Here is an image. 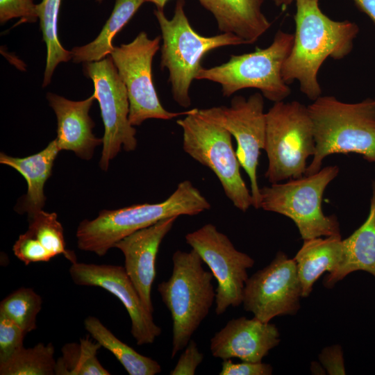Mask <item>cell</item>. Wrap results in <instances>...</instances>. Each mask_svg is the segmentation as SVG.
Masks as SVG:
<instances>
[{"label": "cell", "instance_id": "83f0119b", "mask_svg": "<svg viewBox=\"0 0 375 375\" xmlns=\"http://www.w3.org/2000/svg\"><path fill=\"white\" fill-rule=\"evenodd\" d=\"M55 348L51 343L24 347L0 363L1 375H56Z\"/></svg>", "mask_w": 375, "mask_h": 375}, {"label": "cell", "instance_id": "d4e9b609", "mask_svg": "<svg viewBox=\"0 0 375 375\" xmlns=\"http://www.w3.org/2000/svg\"><path fill=\"white\" fill-rule=\"evenodd\" d=\"M84 326L95 341L114 355L129 375H156L161 372V366L156 360L139 353L121 341L96 317H87Z\"/></svg>", "mask_w": 375, "mask_h": 375}, {"label": "cell", "instance_id": "ffe728a7", "mask_svg": "<svg viewBox=\"0 0 375 375\" xmlns=\"http://www.w3.org/2000/svg\"><path fill=\"white\" fill-rule=\"evenodd\" d=\"M212 14L222 33L255 43L271 26L262 11L264 0H198Z\"/></svg>", "mask_w": 375, "mask_h": 375}, {"label": "cell", "instance_id": "8d00e7d4", "mask_svg": "<svg viewBox=\"0 0 375 375\" xmlns=\"http://www.w3.org/2000/svg\"><path fill=\"white\" fill-rule=\"evenodd\" d=\"M168 0H144V2H151L156 5L158 10H163Z\"/></svg>", "mask_w": 375, "mask_h": 375}, {"label": "cell", "instance_id": "8992f818", "mask_svg": "<svg viewBox=\"0 0 375 375\" xmlns=\"http://www.w3.org/2000/svg\"><path fill=\"white\" fill-rule=\"evenodd\" d=\"M293 40L294 34L278 30L267 47L231 55L226 62L210 68L202 67L196 79L219 83L226 97L242 89L256 88L268 100L282 101L291 93L283 79L282 68Z\"/></svg>", "mask_w": 375, "mask_h": 375}, {"label": "cell", "instance_id": "30bf717a", "mask_svg": "<svg viewBox=\"0 0 375 375\" xmlns=\"http://www.w3.org/2000/svg\"><path fill=\"white\" fill-rule=\"evenodd\" d=\"M162 37L149 38L140 32L128 44L115 47L110 53L128 93V120L133 126H140L148 119L169 120L187 115L192 110L173 112L162 106L152 79V61L160 48Z\"/></svg>", "mask_w": 375, "mask_h": 375}, {"label": "cell", "instance_id": "5bb4252c", "mask_svg": "<svg viewBox=\"0 0 375 375\" xmlns=\"http://www.w3.org/2000/svg\"><path fill=\"white\" fill-rule=\"evenodd\" d=\"M303 289L297 264L283 251L248 278L243 292L244 309L264 322L281 315H294L301 307Z\"/></svg>", "mask_w": 375, "mask_h": 375}, {"label": "cell", "instance_id": "5b68a950", "mask_svg": "<svg viewBox=\"0 0 375 375\" xmlns=\"http://www.w3.org/2000/svg\"><path fill=\"white\" fill-rule=\"evenodd\" d=\"M184 5V0H177L171 19L163 10L156 9L154 15L162 33L161 69L167 68L169 72L174 100L180 106L188 108L191 105L190 88L203 67V56L219 47L245 43L230 33L209 37L199 34L190 25Z\"/></svg>", "mask_w": 375, "mask_h": 375}, {"label": "cell", "instance_id": "4fadbf2b", "mask_svg": "<svg viewBox=\"0 0 375 375\" xmlns=\"http://www.w3.org/2000/svg\"><path fill=\"white\" fill-rule=\"evenodd\" d=\"M186 243L195 250L215 278V313H224L229 307L242 303L247 270L255 260L238 251L224 233L212 224H206L185 236Z\"/></svg>", "mask_w": 375, "mask_h": 375}, {"label": "cell", "instance_id": "1f68e13d", "mask_svg": "<svg viewBox=\"0 0 375 375\" xmlns=\"http://www.w3.org/2000/svg\"><path fill=\"white\" fill-rule=\"evenodd\" d=\"M183 350L170 375H194L202 362L204 356L194 340L191 339Z\"/></svg>", "mask_w": 375, "mask_h": 375}, {"label": "cell", "instance_id": "cb8c5ba5", "mask_svg": "<svg viewBox=\"0 0 375 375\" xmlns=\"http://www.w3.org/2000/svg\"><path fill=\"white\" fill-rule=\"evenodd\" d=\"M144 2V0H116L112 12L99 35L91 42L71 50L73 62L99 61L110 55L115 47L112 39Z\"/></svg>", "mask_w": 375, "mask_h": 375}, {"label": "cell", "instance_id": "e575fe53", "mask_svg": "<svg viewBox=\"0 0 375 375\" xmlns=\"http://www.w3.org/2000/svg\"><path fill=\"white\" fill-rule=\"evenodd\" d=\"M356 7L367 15L375 24V0H352Z\"/></svg>", "mask_w": 375, "mask_h": 375}, {"label": "cell", "instance_id": "f1b7e54d", "mask_svg": "<svg viewBox=\"0 0 375 375\" xmlns=\"http://www.w3.org/2000/svg\"><path fill=\"white\" fill-rule=\"evenodd\" d=\"M42 299L32 288H20L0 303V313L15 322L26 334L37 328Z\"/></svg>", "mask_w": 375, "mask_h": 375}, {"label": "cell", "instance_id": "7c38bea8", "mask_svg": "<svg viewBox=\"0 0 375 375\" xmlns=\"http://www.w3.org/2000/svg\"><path fill=\"white\" fill-rule=\"evenodd\" d=\"M202 117L226 128L237 142L235 151L240 166L250 181L253 207L260 208V187L257 168L266 137V112L261 93L256 92L247 99L235 96L229 106H215L198 109Z\"/></svg>", "mask_w": 375, "mask_h": 375}, {"label": "cell", "instance_id": "52a82bcc", "mask_svg": "<svg viewBox=\"0 0 375 375\" xmlns=\"http://www.w3.org/2000/svg\"><path fill=\"white\" fill-rule=\"evenodd\" d=\"M264 150L268 158L265 176L271 184L303 176L315 151L308 106L297 101L274 103L266 112Z\"/></svg>", "mask_w": 375, "mask_h": 375}, {"label": "cell", "instance_id": "60d3db41", "mask_svg": "<svg viewBox=\"0 0 375 375\" xmlns=\"http://www.w3.org/2000/svg\"><path fill=\"white\" fill-rule=\"evenodd\" d=\"M375 99V98H374Z\"/></svg>", "mask_w": 375, "mask_h": 375}, {"label": "cell", "instance_id": "d590c367", "mask_svg": "<svg viewBox=\"0 0 375 375\" xmlns=\"http://www.w3.org/2000/svg\"><path fill=\"white\" fill-rule=\"evenodd\" d=\"M310 370L311 372H312V374H324L325 373L324 372H326L324 368L323 367V366L320 365V364H319L318 362H312L311 363V366H310Z\"/></svg>", "mask_w": 375, "mask_h": 375}, {"label": "cell", "instance_id": "e0dca14e", "mask_svg": "<svg viewBox=\"0 0 375 375\" xmlns=\"http://www.w3.org/2000/svg\"><path fill=\"white\" fill-rule=\"evenodd\" d=\"M178 217L162 219L125 237L114 247L124 257V268L146 309L153 313L151 297L156 277V260L163 238L172 228Z\"/></svg>", "mask_w": 375, "mask_h": 375}, {"label": "cell", "instance_id": "d6986e66", "mask_svg": "<svg viewBox=\"0 0 375 375\" xmlns=\"http://www.w3.org/2000/svg\"><path fill=\"white\" fill-rule=\"evenodd\" d=\"M28 230L12 247L15 256L26 265L48 262L62 255L72 263L77 262L74 251L66 248L64 230L55 212L43 210L28 219Z\"/></svg>", "mask_w": 375, "mask_h": 375}, {"label": "cell", "instance_id": "44dd1931", "mask_svg": "<svg viewBox=\"0 0 375 375\" xmlns=\"http://www.w3.org/2000/svg\"><path fill=\"white\" fill-rule=\"evenodd\" d=\"M59 149L54 139L40 152L24 158L0 154V162L17 171L27 183V193L22 199L19 212H26L28 219L42 210L46 201L44 184L51 176Z\"/></svg>", "mask_w": 375, "mask_h": 375}, {"label": "cell", "instance_id": "2e32d148", "mask_svg": "<svg viewBox=\"0 0 375 375\" xmlns=\"http://www.w3.org/2000/svg\"><path fill=\"white\" fill-rule=\"evenodd\" d=\"M281 341L277 326L253 317H240L229 320L210 339L213 357L222 360L239 358L242 361L260 362Z\"/></svg>", "mask_w": 375, "mask_h": 375}, {"label": "cell", "instance_id": "3957f363", "mask_svg": "<svg viewBox=\"0 0 375 375\" xmlns=\"http://www.w3.org/2000/svg\"><path fill=\"white\" fill-rule=\"evenodd\" d=\"M313 124L315 151L305 175L322 169L324 158L356 153L375 164V99L356 103L320 96L308 106Z\"/></svg>", "mask_w": 375, "mask_h": 375}, {"label": "cell", "instance_id": "9c48e42d", "mask_svg": "<svg viewBox=\"0 0 375 375\" xmlns=\"http://www.w3.org/2000/svg\"><path fill=\"white\" fill-rule=\"evenodd\" d=\"M177 124L183 130V149L191 158L209 168L219 179L233 206L246 212L253 199L240 174V164L232 144L231 133L221 125L193 108Z\"/></svg>", "mask_w": 375, "mask_h": 375}, {"label": "cell", "instance_id": "603a6c76", "mask_svg": "<svg viewBox=\"0 0 375 375\" xmlns=\"http://www.w3.org/2000/svg\"><path fill=\"white\" fill-rule=\"evenodd\" d=\"M344 253L341 235L303 240L294 260L303 289V297H308L314 283L326 272L331 273L340 265Z\"/></svg>", "mask_w": 375, "mask_h": 375}, {"label": "cell", "instance_id": "4dcf8cb0", "mask_svg": "<svg viewBox=\"0 0 375 375\" xmlns=\"http://www.w3.org/2000/svg\"><path fill=\"white\" fill-rule=\"evenodd\" d=\"M13 18H21L22 22H35L38 19L36 4L33 0H0L1 24Z\"/></svg>", "mask_w": 375, "mask_h": 375}, {"label": "cell", "instance_id": "836d02e7", "mask_svg": "<svg viewBox=\"0 0 375 375\" xmlns=\"http://www.w3.org/2000/svg\"><path fill=\"white\" fill-rule=\"evenodd\" d=\"M320 364L329 375L346 374L343 351L340 344H333L324 348L319 354Z\"/></svg>", "mask_w": 375, "mask_h": 375}, {"label": "cell", "instance_id": "484cf974", "mask_svg": "<svg viewBox=\"0 0 375 375\" xmlns=\"http://www.w3.org/2000/svg\"><path fill=\"white\" fill-rule=\"evenodd\" d=\"M61 0H42L36 4L40 26L47 47L46 67L42 87L47 86L57 65L72 59L71 51L65 49L58 35V19Z\"/></svg>", "mask_w": 375, "mask_h": 375}, {"label": "cell", "instance_id": "277c9868", "mask_svg": "<svg viewBox=\"0 0 375 375\" xmlns=\"http://www.w3.org/2000/svg\"><path fill=\"white\" fill-rule=\"evenodd\" d=\"M172 262L170 277L160 283L157 290L172 319L173 358L185 349L209 314L216 291L213 274L203 267V260L193 249L177 250Z\"/></svg>", "mask_w": 375, "mask_h": 375}, {"label": "cell", "instance_id": "6da1fadb", "mask_svg": "<svg viewBox=\"0 0 375 375\" xmlns=\"http://www.w3.org/2000/svg\"><path fill=\"white\" fill-rule=\"evenodd\" d=\"M319 0H294L295 32L290 53L282 68L288 84L297 81L311 101L322 96L318 72L328 58L342 60L353 49L358 26L349 20H333L319 7Z\"/></svg>", "mask_w": 375, "mask_h": 375}, {"label": "cell", "instance_id": "9a60e30c", "mask_svg": "<svg viewBox=\"0 0 375 375\" xmlns=\"http://www.w3.org/2000/svg\"><path fill=\"white\" fill-rule=\"evenodd\" d=\"M69 272L76 285L101 288L122 302L129 315L131 333L138 345L153 344L161 334L160 327L144 306L124 267L76 262L72 263Z\"/></svg>", "mask_w": 375, "mask_h": 375}, {"label": "cell", "instance_id": "74e56055", "mask_svg": "<svg viewBox=\"0 0 375 375\" xmlns=\"http://www.w3.org/2000/svg\"><path fill=\"white\" fill-rule=\"evenodd\" d=\"M277 6L285 7L290 5L294 0H272Z\"/></svg>", "mask_w": 375, "mask_h": 375}, {"label": "cell", "instance_id": "ac0fdd59", "mask_svg": "<svg viewBox=\"0 0 375 375\" xmlns=\"http://www.w3.org/2000/svg\"><path fill=\"white\" fill-rule=\"evenodd\" d=\"M47 99L57 118V137L59 149L72 151L83 160H90L96 147L103 139L92 133L94 123L89 111L95 100L93 94L82 101L69 100L48 92Z\"/></svg>", "mask_w": 375, "mask_h": 375}, {"label": "cell", "instance_id": "4316f807", "mask_svg": "<svg viewBox=\"0 0 375 375\" xmlns=\"http://www.w3.org/2000/svg\"><path fill=\"white\" fill-rule=\"evenodd\" d=\"M102 347L88 336L78 342H69L61 348V356L56 360V375H109L110 373L99 361L97 354Z\"/></svg>", "mask_w": 375, "mask_h": 375}, {"label": "cell", "instance_id": "ba28073f", "mask_svg": "<svg viewBox=\"0 0 375 375\" xmlns=\"http://www.w3.org/2000/svg\"><path fill=\"white\" fill-rule=\"evenodd\" d=\"M339 172L338 165H329L311 175L264 186L260 208L291 219L303 240L340 235L337 217L326 215L322 208L324 192Z\"/></svg>", "mask_w": 375, "mask_h": 375}, {"label": "cell", "instance_id": "7a4b0ae2", "mask_svg": "<svg viewBox=\"0 0 375 375\" xmlns=\"http://www.w3.org/2000/svg\"><path fill=\"white\" fill-rule=\"evenodd\" d=\"M201 192L188 180L180 182L165 201L102 210L94 219L80 222L76 233L79 249L105 256L115 244L133 233L172 217L194 216L210 209Z\"/></svg>", "mask_w": 375, "mask_h": 375}, {"label": "cell", "instance_id": "7402d4cb", "mask_svg": "<svg viewBox=\"0 0 375 375\" xmlns=\"http://www.w3.org/2000/svg\"><path fill=\"white\" fill-rule=\"evenodd\" d=\"M344 253L339 267L324 279L327 288H333L348 274L364 271L375 278V178L372 183V194L368 216L363 224L350 236L343 240Z\"/></svg>", "mask_w": 375, "mask_h": 375}, {"label": "cell", "instance_id": "f35d334b", "mask_svg": "<svg viewBox=\"0 0 375 375\" xmlns=\"http://www.w3.org/2000/svg\"><path fill=\"white\" fill-rule=\"evenodd\" d=\"M97 1H98L99 2H101L102 0H97Z\"/></svg>", "mask_w": 375, "mask_h": 375}, {"label": "cell", "instance_id": "ab89813d", "mask_svg": "<svg viewBox=\"0 0 375 375\" xmlns=\"http://www.w3.org/2000/svg\"><path fill=\"white\" fill-rule=\"evenodd\" d=\"M374 170H375V168H374Z\"/></svg>", "mask_w": 375, "mask_h": 375}, {"label": "cell", "instance_id": "f546056e", "mask_svg": "<svg viewBox=\"0 0 375 375\" xmlns=\"http://www.w3.org/2000/svg\"><path fill=\"white\" fill-rule=\"evenodd\" d=\"M26 333L12 319L0 313V363L24 347Z\"/></svg>", "mask_w": 375, "mask_h": 375}, {"label": "cell", "instance_id": "d6a6232c", "mask_svg": "<svg viewBox=\"0 0 375 375\" xmlns=\"http://www.w3.org/2000/svg\"><path fill=\"white\" fill-rule=\"evenodd\" d=\"M273 367L267 363L242 361L235 363L231 359L223 360L219 375H271Z\"/></svg>", "mask_w": 375, "mask_h": 375}, {"label": "cell", "instance_id": "8fae6325", "mask_svg": "<svg viewBox=\"0 0 375 375\" xmlns=\"http://www.w3.org/2000/svg\"><path fill=\"white\" fill-rule=\"evenodd\" d=\"M83 70L94 84L93 96L99 102L104 126L99 166L107 171L110 161L123 149L134 151L136 130L128 120L129 101L126 88L111 56L85 62Z\"/></svg>", "mask_w": 375, "mask_h": 375}]
</instances>
